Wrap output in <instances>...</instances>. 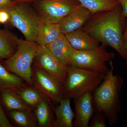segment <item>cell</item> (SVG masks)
<instances>
[{"label":"cell","instance_id":"4fadbf2b","mask_svg":"<svg viewBox=\"0 0 127 127\" xmlns=\"http://www.w3.org/2000/svg\"><path fill=\"white\" fill-rule=\"evenodd\" d=\"M64 35L72 46L77 51L94 50L100 46L99 42L81 28Z\"/></svg>","mask_w":127,"mask_h":127},{"label":"cell","instance_id":"6da1fadb","mask_svg":"<svg viewBox=\"0 0 127 127\" xmlns=\"http://www.w3.org/2000/svg\"><path fill=\"white\" fill-rule=\"evenodd\" d=\"M120 7L93 14L81 28L104 45L113 48L123 59H127L124 47Z\"/></svg>","mask_w":127,"mask_h":127},{"label":"cell","instance_id":"9a60e30c","mask_svg":"<svg viewBox=\"0 0 127 127\" xmlns=\"http://www.w3.org/2000/svg\"><path fill=\"white\" fill-rule=\"evenodd\" d=\"M71 99L64 98L55 108L54 127H73L75 114L71 106Z\"/></svg>","mask_w":127,"mask_h":127},{"label":"cell","instance_id":"2e32d148","mask_svg":"<svg viewBox=\"0 0 127 127\" xmlns=\"http://www.w3.org/2000/svg\"><path fill=\"white\" fill-rule=\"evenodd\" d=\"M20 39L9 30L0 29V62L14 55Z\"/></svg>","mask_w":127,"mask_h":127},{"label":"cell","instance_id":"d6986e66","mask_svg":"<svg viewBox=\"0 0 127 127\" xmlns=\"http://www.w3.org/2000/svg\"><path fill=\"white\" fill-rule=\"evenodd\" d=\"M28 84L21 78L9 71L0 64V92L7 89L17 91Z\"/></svg>","mask_w":127,"mask_h":127},{"label":"cell","instance_id":"ba28073f","mask_svg":"<svg viewBox=\"0 0 127 127\" xmlns=\"http://www.w3.org/2000/svg\"><path fill=\"white\" fill-rule=\"evenodd\" d=\"M32 79V86L53 102L58 104L64 98L63 84L50 73L33 65Z\"/></svg>","mask_w":127,"mask_h":127},{"label":"cell","instance_id":"3957f363","mask_svg":"<svg viewBox=\"0 0 127 127\" xmlns=\"http://www.w3.org/2000/svg\"><path fill=\"white\" fill-rule=\"evenodd\" d=\"M105 76L86 68L68 67L67 76L63 85L64 98L73 99L88 93H92Z\"/></svg>","mask_w":127,"mask_h":127},{"label":"cell","instance_id":"7a4b0ae2","mask_svg":"<svg viewBox=\"0 0 127 127\" xmlns=\"http://www.w3.org/2000/svg\"><path fill=\"white\" fill-rule=\"evenodd\" d=\"M111 70L92 93L93 102L95 112L104 114L111 126L116 125L119 120L121 109L120 94L124 84L122 76L114 73L112 63Z\"/></svg>","mask_w":127,"mask_h":127},{"label":"cell","instance_id":"44dd1931","mask_svg":"<svg viewBox=\"0 0 127 127\" xmlns=\"http://www.w3.org/2000/svg\"><path fill=\"white\" fill-rule=\"evenodd\" d=\"M16 91L22 100L33 111L45 97L35 87L28 84Z\"/></svg>","mask_w":127,"mask_h":127},{"label":"cell","instance_id":"8992f818","mask_svg":"<svg viewBox=\"0 0 127 127\" xmlns=\"http://www.w3.org/2000/svg\"><path fill=\"white\" fill-rule=\"evenodd\" d=\"M115 54L107 51L106 46L101 44L94 50L88 51L77 50L71 62V66L86 68L106 75L111 70L107 62L112 61Z\"/></svg>","mask_w":127,"mask_h":127},{"label":"cell","instance_id":"1f68e13d","mask_svg":"<svg viewBox=\"0 0 127 127\" xmlns=\"http://www.w3.org/2000/svg\"><path fill=\"white\" fill-rule=\"evenodd\" d=\"M126 116H127V114H126Z\"/></svg>","mask_w":127,"mask_h":127},{"label":"cell","instance_id":"83f0119b","mask_svg":"<svg viewBox=\"0 0 127 127\" xmlns=\"http://www.w3.org/2000/svg\"><path fill=\"white\" fill-rule=\"evenodd\" d=\"M122 41L124 47L127 53V25L125 31L123 35Z\"/></svg>","mask_w":127,"mask_h":127},{"label":"cell","instance_id":"277c9868","mask_svg":"<svg viewBox=\"0 0 127 127\" xmlns=\"http://www.w3.org/2000/svg\"><path fill=\"white\" fill-rule=\"evenodd\" d=\"M39 46L35 42L20 39L14 55L0 64L32 86V66Z\"/></svg>","mask_w":127,"mask_h":127},{"label":"cell","instance_id":"e0dca14e","mask_svg":"<svg viewBox=\"0 0 127 127\" xmlns=\"http://www.w3.org/2000/svg\"><path fill=\"white\" fill-rule=\"evenodd\" d=\"M0 97L1 104L7 112L13 110H25L32 112L34 111L14 89L2 90L0 92Z\"/></svg>","mask_w":127,"mask_h":127},{"label":"cell","instance_id":"f546056e","mask_svg":"<svg viewBox=\"0 0 127 127\" xmlns=\"http://www.w3.org/2000/svg\"><path fill=\"white\" fill-rule=\"evenodd\" d=\"M126 67H127V59H126Z\"/></svg>","mask_w":127,"mask_h":127},{"label":"cell","instance_id":"ffe728a7","mask_svg":"<svg viewBox=\"0 0 127 127\" xmlns=\"http://www.w3.org/2000/svg\"><path fill=\"white\" fill-rule=\"evenodd\" d=\"M82 6L88 9L92 14L108 11L119 6L117 0H77Z\"/></svg>","mask_w":127,"mask_h":127},{"label":"cell","instance_id":"30bf717a","mask_svg":"<svg viewBox=\"0 0 127 127\" xmlns=\"http://www.w3.org/2000/svg\"><path fill=\"white\" fill-rule=\"evenodd\" d=\"M75 117L73 127H89V123L95 112L92 93L85 94L73 98Z\"/></svg>","mask_w":127,"mask_h":127},{"label":"cell","instance_id":"484cf974","mask_svg":"<svg viewBox=\"0 0 127 127\" xmlns=\"http://www.w3.org/2000/svg\"><path fill=\"white\" fill-rule=\"evenodd\" d=\"M8 10H0V22L1 23L5 25L9 23L10 15Z\"/></svg>","mask_w":127,"mask_h":127},{"label":"cell","instance_id":"5b68a950","mask_svg":"<svg viewBox=\"0 0 127 127\" xmlns=\"http://www.w3.org/2000/svg\"><path fill=\"white\" fill-rule=\"evenodd\" d=\"M30 4L18 2L8 9L9 23L19 30L26 40L36 42L39 29L44 21Z\"/></svg>","mask_w":127,"mask_h":127},{"label":"cell","instance_id":"9c48e42d","mask_svg":"<svg viewBox=\"0 0 127 127\" xmlns=\"http://www.w3.org/2000/svg\"><path fill=\"white\" fill-rule=\"evenodd\" d=\"M32 65L50 73L63 85L65 81L68 67L61 63L46 46L39 45Z\"/></svg>","mask_w":127,"mask_h":127},{"label":"cell","instance_id":"7c38bea8","mask_svg":"<svg viewBox=\"0 0 127 127\" xmlns=\"http://www.w3.org/2000/svg\"><path fill=\"white\" fill-rule=\"evenodd\" d=\"M92 15L88 9L81 6L59 22L62 33L68 34L81 28Z\"/></svg>","mask_w":127,"mask_h":127},{"label":"cell","instance_id":"5bb4252c","mask_svg":"<svg viewBox=\"0 0 127 127\" xmlns=\"http://www.w3.org/2000/svg\"><path fill=\"white\" fill-rule=\"evenodd\" d=\"M51 102L45 97L34 110V115L39 127H54L55 108Z\"/></svg>","mask_w":127,"mask_h":127},{"label":"cell","instance_id":"8fae6325","mask_svg":"<svg viewBox=\"0 0 127 127\" xmlns=\"http://www.w3.org/2000/svg\"><path fill=\"white\" fill-rule=\"evenodd\" d=\"M46 46L61 63L70 66L77 50L72 46L64 34L61 33L56 40Z\"/></svg>","mask_w":127,"mask_h":127},{"label":"cell","instance_id":"4316f807","mask_svg":"<svg viewBox=\"0 0 127 127\" xmlns=\"http://www.w3.org/2000/svg\"><path fill=\"white\" fill-rule=\"evenodd\" d=\"M122 7V15L124 17H127V0H122L119 2Z\"/></svg>","mask_w":127,"mask_h":127},{"label":"cell","instance_id":"7402d4cb","mask_svg":"<svg viewBox=\"0 0 127 127\" xmlns=\"http://www.w3.org/2000/svg\"><path fill=\"white\" fill-rule=\"evenodd\" d=\"M9 117L15 124L19 127H35L37 125L32 112L22 110L9 111Z\"/></svg>","mask_w":127,"mask_h":127},{"label":"cell","instance_id":"d4e9b609","mask_svg":"<svg viewBox=\"0 0 127 127\" xmlns=\"http://www.w3.org/2000/svg\"><path fill=\"white\" fill-rule=\"evenodd\" d=\"M17 3L14 0H0V10H8Z\"/></svg>","mask_w":127,"mask_h":127},{"label":"cell","instance_id":"f1b7e54d","mask_svg":"<svg viewBox=\"0 0 127 127\" xmlns=\"http://www.w3.org/2000/svg\"><path fill=\"white\" fill-rule=\"evenodd\" d=\"M17 2H24L28 4H34L40 0H14Z\"/></svg>","mask_w":127,"mask_h":127},{"label":"cell","instance_id":"603a6c76","mask_svg":"<svg viewBox=\"0 0 127 127\" xmlns=\"http://www.w3.org/2000/svg\"><path fill=\"white\" fill-rule=\"evenodd\" d=\"M106 119L104 114L99 112H95L90 121L89 127H106Z\"/></svg>","mask_w":127,"mask_h":127},{"label":"cell","instance_id":"ac0fdd59","mask_svg":"<svg viewBox=\"0 0 127 127\" xmlns=\"http://www.w3.org/2000/svg\"><path fill=\"white\" fill-rule=\"evenodd\" d=\"M61 33L59 23H50L44 21L39 29L36 42L39 45H47L56 40Z\"/></svg>","mask_w":127,"mask_h":127},{"label":"cell","instance_id":"52a82bcc","mask_svg":"<svg viewBox=\"0 0 127 127\" xmlns=\"http://www.w3.org/2000/svg\"><path fill=\"white\" fill-rule=\"evenodd\" d=\"M34 7L46 22L58 23L81 6L75 0H40Z\"/></svg>","mask_w":127,"mask_h":127},{"label":"cell","instance_id":"cb8c5ba5","mask_svg":"<svg viewBox=\"0 0 127 127\" xmlns=\"http://www.w3.org/2000/svg\"><path fill=\"white\" fill-rule=\"evenodd\" d=\"M13 127L14 126L7 118L0 103V127Z\"/></svg>","mask_w":127,"mask_h":127},{"label":"cell","instance_id":"d6a6232c","mask_svg":"<svg viewBox=\"0 0 127 127\" xmlns=\"http://www.w3.org/2000/svg\"></svg>","mask_w":127,"mask_h":127},{"label":"cell","instance_id":"4dcf8cb0","mask_svg":"<svg viewBox=\"0 0 127 127\" xmlns=\"http://www.w3.org/2000/svg\"><path fill=\"white\" fill-rule=\"evenodd\" d=\"M117 0V1L119 2H119H120V1L122 0Z\"/></svg>","mask_w":127,"mask_h":127}]
</instances>
